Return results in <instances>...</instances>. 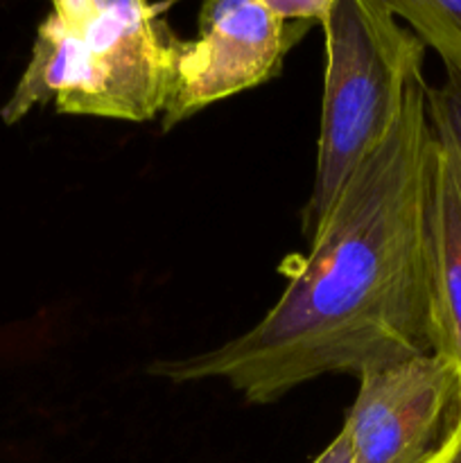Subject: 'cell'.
I'll return each instance as SVG.
<instances>
[{
    "instance_id": "obj_3",
    "label": "cell",
    "mask_w": 461,
    "mask_h": 463,
    "mask_svg": "<svg viewBox=\"0 0 461 463\" xmlns=\"http://www.w3.org/2000/svg\"><path fill=\"white\" fill-rule=\"evenodd\" d=\"M325 39L324 99L315 188L303 211L310 240L353 172L378 147L425 77V45L380 0H333L321 21Z\"/></svg>"
},
{
    "instance_id": "obj_6",
    "label": "cell",
    "mask_w": 461,
    "mask_h": 463,
    "mask_svg": "<svg viewBox=\"0 0 461 463\" xmlns=\"http://www.w3.org/2000/svg\"><path fill=\"white\" fill-rule=\"evenodd\" d=\"M434 353L461 378V175L437 140L432 185Z\"/></svg>"
},
{
    "instance_id": "obj_12",
    "label": "cell",
    "mask_w": 461,
    "mask_h": 463,
    "mask_svg": "<svg viewBox=\"0 0 461 463\" xmlns=\"http://www.w3.org/2000/svg\"><path fill=\"white\" fill-rule=\"evenodd\" d=\"M447 463H461V439H459V443H456L455 452H452V457L447 459Z\"/></svg>"
},
{
    "instance_id": "obj_1",
    "label": "cell",
    "mask_w": 461,
    "mask_h": 463,
    "mask_svg": "<svg viewBox=\"0 0 461 463\" xmlns=\"http://www.w3.org/2000/svg\"><path fill=\"white\" fill-rule=\"evenodd\" d=\"M428 80L411 84L378 147L343 184L271 310L212 351L156 360L170 383L221 380L269 405L330 373L355 375L434 353Z\"/></svg>"
},
{
    "instance_id": "obj_4",
    "label": "cell",
    "mask_w": 461,
    "mask_h": 463,
    "mask_svg": "<svg viewBox=\"0 0 461 463\" xmlns=\"http://www.w3.org/2000/svg\"><path fill=\"white\" fill-rule=\"evenodd\" d=\"M343 432L353 463H425L461 420V378L437 353L364 371Z\"/></svg>"
},
{
    "instance_id": "obj_7",
    "label": "cell",
    "mask_w": 461,
    "mask_h": 463,
    "mask_svg": "<svg viewBox=\"0 0 461 463\" xmlns=\"http://www.w3.org/2000/svg\"><path fill=\"white\" fill-rule=\"evenodd\" d=\"M398 21L441 57L443 66L461 63V0H380Z\"/></svg>"
},
{
    "instance_id": "obj_9",
    "label": "cell",
    "mask_w": 461,
    "mask_h": 463,
    "mask_svg": "<svg viewBox=\"0 0 461 463\" xmlns=\"http://www.w3.org/2000/svg\"><path fill=\"white\" fill-rule=\"evenodd\" d=\"M269 9H274L285 21H303V23H319L328 14L333 0H262Z\"/></svg>"
},
{
    "instance_id": "obj_8",
    "label": "cell",
    "mask_w": 461,
    "mask_h": 463,
    "mask_svg": "<svg viewBox=\"0 0 461 463\" xmlns=\"http://www.w3.org/2000/svg\"><path fill=\"white\" fill-rule=\"evenodd\" d=\"M438 86L428 84V113L438 145L461 175V63H450Z\"/></svg>"
},
{
    "instance_id": "obj_5",
    "label": "cell",
    "mask_w": 461,
    "mask_h": 463,
    "mask_svg": "<svg viewBox=\"0 0 461 463\" xmlns=\"http://www.w3.org/2000/svg\"><path fill=\"white\" fill-rule=\"evenodd\" d=\"M310 27L312 23L285 21L262 0H203L199 36L183 45L174 89L161 116L163 129L274 80Z\"/></svg>"
},
{
    "instance_id": "obj_10",
    "label": "cell",
    "mask_w": 461,
    "mask_h": 463,
    "mask_svg": "<svg viewBox=\"0 0 461 463\" xmlns=\"http://www.w3.org/2000/svg\"><path fill=\"white\" fill-rule=\"evenodd\" d=\"M312 463H353L351 457V446H348L346 432H339L337 437L330 441V446L321 452Z\"/></svg>"
},
{
    "instance_id": "obj_11",
    "label": "cell",
    "mask_w": 461,
    "mask_h": 463,
    "mask_svg": "<svg viewBox=\"0 0 461 463\" xmlns=\"http://www.w3.org/2000/svg\"><path fill=\"white\" fill-rule=\"evenodd\" d=\"M459 439H461V420H459V425H456L455 432H452V437L446 441V446H443L441 450L437 452V455L429 457V459L425 463H447V459L452 457V452H455L456 443H459Z\"/></svg>"
},
{
    "instance_id": "obj_2",
    "label": "cell",
    "mask_w": 461,
    "mask_h": 463,
    "mask_svg": "<svg viewBox=\"0 0 461 463\" xmlns=\"http://www.w3.org/2000/svg\"><path fill=\"white\" fill-rule=\"evenodd\" d=\"M30 61L0 118L59 113L149 122L170 102L185 41L147 0H50Z\"/></svg>"
}]
</instances>
